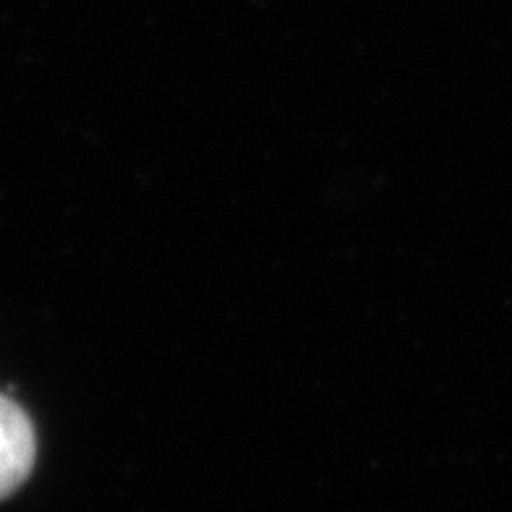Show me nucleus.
<instances>
[{
    "instance_id": "1",
    "label": "nucleus",
    "mask_w": 512,
    "mask_h": 512,
    "mask_svg": "<svg viewBox=\"0 0 512 512\" xmlns=\"http://www.w3.org/2000/svg\"><path fill=\"white\" fill-rule=\"evenodd\" d=\"M37 460V434L32 418L16 400L0 395V499L24 486Z\"/></svg>"
}]
</instances>
